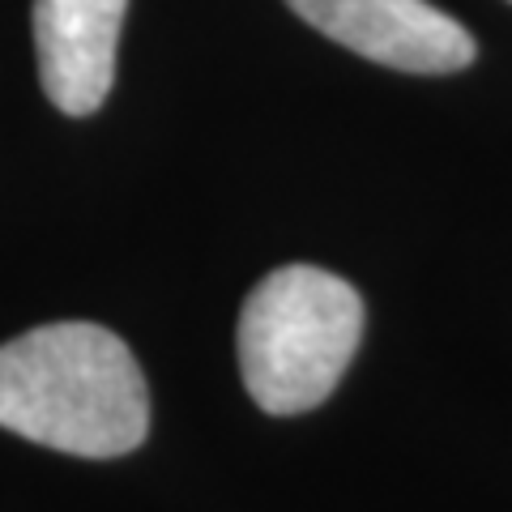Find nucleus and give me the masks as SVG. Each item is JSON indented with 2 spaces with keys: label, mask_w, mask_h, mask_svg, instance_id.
Segmentation results:
<instances>
[{
  "label": "nucleus",
  "mask_w": 512,
  "mask_h": 512,
  "mask_svg": "<svg viewBox=\"0 0 512 512\" xmlns=\"http://www.w3.org/2000/svg\"><path fill=\"white\" fill-rule=\"evenodd\" d=\"M286 5L325 39L384 69L457 73L478 56L470 30L427 0H286Z\"/></svg>",
  "instance_id": "obj_3"
},
{
  "label": "nucleus",
  "mask_w": 512,
  "mask_h": 512,
  "mask_svg": "<svg viewBox=\"0 0 512 512\" xmlns=\"http://www.w3.org/2000/svg\"><path fill=\"white\" fill-rule=\"evenodd\" d=\"M128 0H35L39 82L64 116L99 111L116 82Z\"/></svg>",
  "instance_id": "obj_4"
},
{
  "label": "nucleus",
  "mask_w": 512,
  "mask_h": 512,
  "mask_svg": "<svg viewBox=\"0 0 512 512\" xmlns=\"http://www.w3.org/2000/svg\"><path fill=\"white\" fill-rule=\"evenodd\" d=\"M363 342V299L316 265L265 274L239 312V372L265 414L316 410Z\"/></svg>",
  "instance_id": "obj_2"
},
{
  "label": "nucleus",
  "mask_w": 512,
  "mask_h": 512,
  "mask_svg": "<svg viewBox=\"0 0 512 512\" xmlns=\"http://www.w3.org/2000/svg\"><path fill=\"white\" fill-rule=\"evenodd\" d=\"M0 427L69 457H124L150 431V389L111 329L56 320L0 346Z\"/></svg>",
  "instance_id": "obj_1"
}]
</instances>
